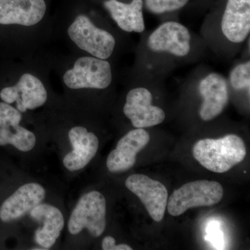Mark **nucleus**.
<instances>
[{
	"label": "nucleus",
	"mask_w": 250,
	"mask_h": 250,
	"mask_svg": "<svg viewBox=\"0 0 250 250\" xmlns=\"http://www.w3.org/2000/svg\"><path fill=\"white\" fill-rule=\"evenodd\" d=\"M247 154L244 141L235 134L218 139L200 140L192 148V155L203 167L216 173H224L244 160Z\"/></svg>",
	"instance_id": "1"
},
{
	"label": "nucleus",
	"mask_w": 250,
	"mask_h": 250,
	"mask_svg": "<svg viewBox=\"0 0 250 250\" xmlns=\"http://www.w3.org/2000/svg\"><path fill=\"white\" fill-rule=\"evenodd\" d=\"M191 35L181 23L169 21L161 24L149 35L147 47L157 53H167L184 57L190 53Z\"/></svg>",
	"instance_id": "7"
},
{
	"label": "nucleus",
	"mask_w": 250,
	"mask_h": 250,
	"mask_svg": "<svg viewBox=\"0 0 250 250\" xmlns=\"http://www.w3.org/2000/svg\"><path fill=\"white\" fill-rule=\"evenodd\" d=\"M102 248L104 250H132L131 246L126 244L116 245V241L113 237L108 236L104 238L102 243Z\"/></svg>",
	"instance_id": "22"
},
{
	"label": "nucleus",
	"mask_w": 250,
	"mask_h": 250,
	"mask_svg": "<svg viewBox=\"0 0 250 250\" xmlns=\"http://www.w3.org/2000/svg\"><path fill=\"white\" fill-rule=\"evenodd\" d=\"M104 5L113 21L123 31L129 33H142L145 31L143 0H132L130 4L118 0H106Z\"/></svg>",
	"instance_id": "17"
},
{
	"label": "nucleus",
	"mask_w": 250,
	"mask_h": 250,
	"mask_svg": "<svg viewBox=\"0 0 250 250\" xmlns=\"http://www.w3.org/2000/svg\"><path fill=\"white\" fill-rule=\"evenodd\" d=\"M21 112L9 104L0 103V127L10 125L20 124L22 121Z\"/></svg>",
	"instance_id": "21"
},
{
	"label": "nucleus",
	"mask_w": 250,
	"mask_h": 250,
	"mask_svg": "<svg viewBox=\"0 0 250 250\" xmlns=\"http://www.w3.org/2000/svg\"><path fill=\"white\" fill-rule=\"evenodd\" d=\"M0 98L7 104L16 103L21 113L34 110L45 104L47 93L43 83L31 74H24L14 86L6 87L0 92Z\"/></svg>",
	"instance_id": "9"
},
{
	"label": "nucleus",
	"mask_w": 250,
	"mask_h": 250,
	"mask_svg": "<svg viewBox=\"0 0 250 250\" xmlns=\"http://www.w3.org/2000/svg\"><path fill=\"white\" fill-rule=\"evenodd\" d=\"M223 195V187L215 181L188 182L171 195L167 200V211L172 216H179L189 208L216 205L221 201Z\"/></svg>",
	"instance_id": "2"
},
{
	"label": "nucleus",
	"mask_w": 250,
	"mask_h": 250,
	"mask_svg": "<svg viewBox=\"0 0 250 250\" xmlns=\"http://www.w3.org/2000/svg\"><path fill=\"white\" fill-rule=\"evenodd\" d=\"M113 80L109 62L97 57L77 59L74 67L63 75V82L71 89H105Z\"/></svg>",
	"instance_id": "5"
},
{
	"label": "nucleus",
	"mask_w": 250,
	"mask_h": 250,
	"mask_svg": "<svg viewBox=\"0 0 250 250\" xmlns=\"http://www.w3.org/2000/svg\"><path fill=\"white\" fill-rule=\"evenodd\" d=\"M189 0H146L147 9L154 14L172 12L183 8Z\"/></svg>",
	"instance_id": "20"
},
{
	"label": "nucleus",
	"mask_w": 250,
	"mask_h": 250,
	"mask_svg": "<svg viewBox=\"0 0 250 250\" xmlns=\"http://www.w3.org/2000/svg\"><path fill=\"white\" fill-rule=\"evenodd\" d=\"M106 202L101 192L93 190L82 195L70 218L67 228L70 234L78 235L86 229L94 237L103 235L106 228Z\"/></svg>",
	"instance_id": "3"
},
{
	"label": "nucleus",
	"mask_w": 250,
	"mask_h": 250,
	"mask_svg": "<svg viewBox=\"0 0 250 250\" xmlns=\"http://www.w3.org/2000/svg\"><path fill=\"white\" fill-rule=\"evenodd\" d=\"M152 95L147 88L138 87L129 90L123 112L135 128H147L162 123L165 112L152 105Z\"/></svg>",
	"instance_id": "8"
},
{
	"label": "nucleus",
	"mask_w": 250,
	"mask_h": 250,
	"mask_svg": "<svg viewBox=\"0 0 250 250\" xmlns=\"http://www.w3.org/2000/svg\"><path fill=\"white\" fill-rule=\"evenodd\" d=\"M229 80L235 90H248L250 88V61L237 65L230 72Z\"/></svg>",
	"instance_id": "19"
},
{
	"label": "nucleus",
	"mask_w": 250,
	"mask_h": 250,
	"mask_svg": "<svg viewBox=\"0 0 250 250\" xmlns=\"http://www.w3.org/2000/svg\"><path fill=\"white\" fill-rule=\"evenodd\" d=\"M223 35L233 43H241L250 32V0H228L222 18Z\"/></svg>",
	"instance_id": "16"
},
{
	"label": "nucleus",
	"mask_w": 250,
	"mask_h": 250,
	"mask_svg": "<svg viewBox=\"0 0 250 250\" xmlns=\"http://www.w3.org/2000/svg\"><path fill=\"white\" fill-rule=\"evenodd\" d=\"M198 90L203 99L200 118L204 121H211L223 111L228 103L227 81L220 74L213 72L200 81Z\"/></svg>",
	"instance_id": "12"
},
{
	"label": "nucleus",
	"mask_w": 250,
	"mask_h": 250,
	"mask_svg": "<svg viewBox=\"0 0 250 250\" xmlns=\"http://www.w3.org/2000/svg\"><path fill=\"white\" fill-rule=\"evenodd\" d=\"M29 214L41 225L34 234L36 243L44 249H50L60 236L65 225L62 212L53 205L41 203Z\"/></svg>",
	"instance_id": "15"
},
{
	"label": "nucleus",
	"mask_w": 250,
	"mask_h": 250,
	"mask_svg": "<svg viewBox=\"0 0 250 250\" xmlns=\"http://www.w3.org/2000/svg\"><path fill=\"white\" fill-rule=\"evenodd\" d=\"M149 135L142 128H136L125 135L116 149L108 154L106 160L108 170L112 173L126 172L136 164V156L149 143Z\"/></svg>",
	"instance_id": "10"
},
{
	"label": "nucleus",
	"mask_w": 250,
	"mask_h": 250,
	"mask_svg": "<svg viewBox=\"0 0 250 250\" xmlns=\"http://www.w3.org/2000/svg\"><path fill=\"white\" fill-rule=\"evenodd\" d=\"M45 195V189L41 184L21 186L0 207V220L5 223L19 220L43 201Z\"/></svg>",
	"instance_id": "11"
},
{
	"label": "nucleus",
	"mask_w": 250,
	"mask_h": 250,
	"mask_svg": "<svg viewBox=\"0 0 250 250\" xmlns=\"http://www.w3.org/2000/svg\"><path fill=\"white\" fill-rule=\"evenodd\" d=\"M70 39L94 57L106 60L111 57L116 40L107 31L97 27L89 18L80 15L67 29Z\"/></svg>",
	"instance_id": "4"
},
{
	"label": "nucleus",
	"mask_w": 250,
	"mask_h": 250,
	"mask_svg": "<svg viewBox=\"0 0 250 250\" xmlns=\"http://www.w3.org/2000/svg\"><path fill=\"white\" fill-rule=\"evenodd\" d=\"M125 187L139 197L154 221L159 223L164 219L168 200L164 184L144 174H135L126 179Z\"/></svg>",
	"instance_id": "6"
},
{
	"label": "nucleus",
	"mask_w": 250,
	"mask_h": 250,
	"mask_svg": "<svg viewBox=\"0 0 250 250\" xmlns=\"http://www.w3.org/2000/svg\"><path fill=\"white\" fill-rule=\"evenodd\" d=\"M36 143L35 134L20 124L0 127V146L11 145L21 152H27L34 149Z\"/></svg>",
	"instance_id": "18"
},
{
	"label": "nucleus",
	"mask_w": 250,
	"mask_h": 250,
	"mask_svg": "<svg viewBox=\"0 0 250 250\" xmlns=\"http://www.w3.org/2000/svg\"><path fill=\"white\" fill-rule=\"evenodd\" d=\"M45 0H0V24L35 25L45 16Z\"/></svg>",
	"instance_id": "14"
},
{
	"label": "nucleus",
	"mask_w": 250,
	"mask_h": 250,
	"mask_svg": "<svg viewBox=\"0 0 250 250\" xmlns=\"http://www.w3.org/2000/svg\"><path fill=\"white\" fill-rule=\"evenodd\" d=\"M72 150L64 156L62 164L70 172L82 170L96 155L99 148L98 136L83 126H74L68 133Z\"/></svg>",
	"instance_id": "13"
}]
</instances>
